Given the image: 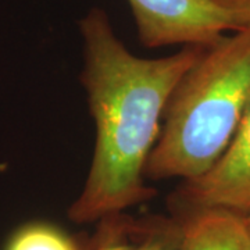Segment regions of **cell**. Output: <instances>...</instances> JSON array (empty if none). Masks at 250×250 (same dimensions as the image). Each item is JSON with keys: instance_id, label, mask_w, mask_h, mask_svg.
Wrapping results in <instances>:
<instances>
[{"instance_id": "1", "label": "cell", "mask_w": 250, "mask_h": 250, "mask_svg": "<svg viewBox=\"0 0 250 250\" xmlns=\"http://www.w3.org/2000/svg\"><path fill=\"white\" fill-rule=\"evenodd\" d=\"M78 29L83 57L81 83L95 124L90 168L68 208V218L82 225L156 196L145 184L146 163L172 92L205 46H184L159 59L139 57L118 38L102 7L88 10Z\"/></svg>"}, {"instance_id": "2", "label": "cell", "mask_w": 250, "mask_h": 250, "mask_svg": "<svg viewBox=\"0 0 250 250\" xmlns=\"http://www.w3.org/2000/svg\"><path fill=\"white\" fill-rule=\"evenodd\" d=\"M250 102V28L205 46L175 86L145 178L189 181L213 168Z\"/></svg>"}, {"instance_id": "3", "label": "cell", "mask_w": 250, "mask_h": 250, "mask_svg": "<svg viewBox=\"0 0 250 250\" xmlns=\"http://www.w3.org/2000/svg\"><path fill=\"white\" fill-rule=\"evenodd\" d=\"M139 42L147 49L208 46L241 29L229 14L206 0H126Z\"/></svg>"}, {"instance_id": "4", "label": "cell", "mask_w": 250, "mask_h": 250, "mask_svg": "<svg viewBox=\"0 0 250 250\" xmlns=\"http://www.w3.org/2000/svg\"><path fill=\"white\" fill-rule=\"evenodd\" d=\"M171 215L206 208L250 215V102L227 150L202 177L182 181L170 196Z\"/></svg>"}, {"instance_id": "5", "label": "cell", "mask_w": 250, "mask_h": 250, "mask_svg": "<svg viewBox=\"0 0 250 250\" xmlns=\"http://www.w3.org/2000/svg\"><path fill=\"white\" fill-rule=\"evenodd\" d=\"M179 242L177 217H134L124 211L98 221L83 250H178Z\"/></svg>"}, {"instance_id": "6", "label": "cell", "mask_w": 250, "mask_h": 250, "mask_svg": "<svg viewBox=\"0 0 250 250\" xmlns=\"http://www.w3.org/2000/svg\"><path fill=\"white\" fill-rule=\"evenodd\" d=\"M177 218L181 221L178 250H250L246 215L206 208Z\"/></svg>"}, {"instance_id": "7", "label": "cell", "mask_w": 250, "mask_h": 250, "mask_svg": "<svg viewBox=\"0 0 250 250\" xmlns=\"http://www.w3.org/2000/svg\"><path fill=\"white\" fill-rule=\"evenodd\" d=\"M1 250H83V248L59 225L39 220L17 227Z\"/></svg>"}, {"instance_id": "8", "label": "cell", "mask_w": 250, "mask_h": 250, "mask_svg": "<svg viewBox=\"0 0 250 250\" xmlns=\"http://www.w3.org/2000/svg\"><path fill=\"white\" fill-rule=\"evenodd\" d=\"M236 21L239 28H250V0H206Z\"/></svg>"}, {"instance_id": "9", "label": "cell", "mask_w": 250, "mask_h": 250, "mask_svg": "<svg viewBox=\"0 0 250 250\" xmlns=\"http://www.w3.org/2000/svg\"><path fill=\"white\" fill-rule=\"evenodd\" d=\"M246 218H248V224H249V227H250V215H248Z\"/></svg>"}]
</instances>
